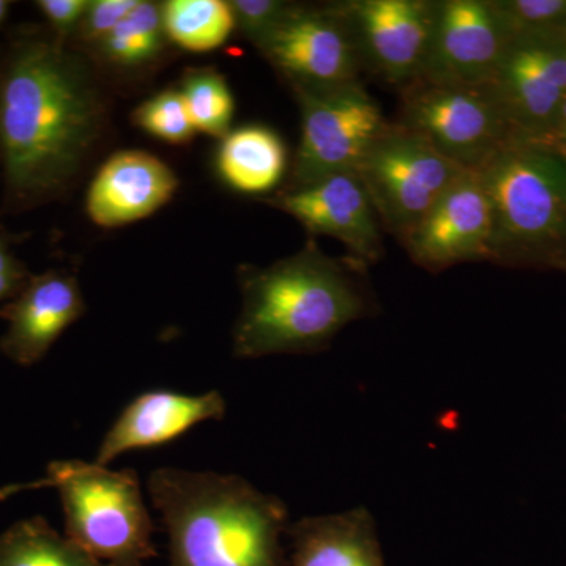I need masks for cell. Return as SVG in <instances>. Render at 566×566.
<instances>
[{"instance_id": "cell-1", "label": "cell", "mask_w": 566, "mask_h": 566, "mask_svg": "<svg viewBox=\"0 0 566 566\" xmlns=\"http://www.w3.org/2000/svg\"><path fill=\"white\" fill-rule=\"evenodd\" d=\"M102 125V99L76 55L54 41L18 44L0 74L7 202L28 208L59 196L80 172Z\"/></svg>"}, {"instance_id": "cell-2", "label": "cell", "mask_w": 566, "mask_h": 566, "mask_svg": "<svg viewBox=\"0 0 566 566\" xmlns=\"http://www.w3.org/2000/svg\"><path fill=\"white\" fill-rule=\"evenodd\" d=\"M365 271L352 259L326 255L314 241L270 266L243 264L234 356L323 352L348 324L378 311Z\"/></svg>"}, {"instance_id": "cell-3", "label": "cell", "mask_w": 566, "mask_h": 566, "mask_svg": "<svg viewBox=\"0 0 566 566\" xmlns=\"http://www.w3.org/2000/svg\"><path fill=\"white\" fill-rule=\"evenodd\" d=\"M148 494L169 538V566H292L289 509L243 476L159 468Z\"/></svg>"}, {"instance_id": "cell-4", "label": "cell", "mask_w": 566, "mask_h": 566, "mask_svg": "<svg viewBox=\"0 0 566 566\" xmlns=\"http://www.w3.org/2000/svg\"><path fill=\"white\" fill-rule=\"evenodd\" d=\"M493 212L491 262L566 260V156L556 145L517 139L480 170Z\"/></svg>"}, {"instance_id": "cell-5", "label": "cell", "mask_w": 566, "mask_h": 566, "mask_svg": "<svg viewBox=\"0 0 566 566\" xmlns=\"http://www.w3.org/2000/svg\"><path fill=\"white\" fill-rule=\"evenodd\" d=\"M52 488L65 513V535L106 566H145L158 556L139 475L82 460L52 461L46 475L0 490V501L28 490Z\"/></svg>"}, {"instance_id": "cell-6", "label": "cell", "mask_w": 566, "mask_h": 566, "mask_svg": "<svg viewBox=\"0 0 566 566\" xmlns=\"http://www.w3.org/2000/svg\"><path fill=\"white\" fill-rule=\"evenodd\" d=\"M400 93L395 123L468 172H480L506 145L521 139L488 85L416 81Z\"/></svg>"}, {"instance_id": "cell-7", "label": "cell", "mask_w": 566, "mask_h": 566, "mask_svg": "<svg viewBox=\"0 0 566 566\" xmlns=\"http://www.w3.org/2000/svg\"><path fill=\"white\" fill-rule=\"evenodd\" d=\"M465 172L395 122L357 169L382 229L400 244Z\"/></svg>"}, {"instance_id": "cell-8", "label": "cell", "mask_w": 566, "mask_h": 566, "mask_svg": "<svg viewBox=\"0 0 566 566\" xmlns=\"http://www.w3.org/2000/svg\"><path fill=\"white\" fill-rule=\"evenodd\" d=\"M301 107V142L283 189L303 188L359 169L389 120L363 82L329 92L294 93Z\"/></svg>"}, {"instance_id": "cell-9", "label": "cell", "mask_w": 566, "mask_h": 566, "mask_svg": "<svg viewBox=\"0 0 566 566\" xmlns=\"http://www.w3.org/2000/svg\"><path fill=\"white\" fill-rule=\"evenodd\" d=\"M253 46L289 82L293 93L329 92L363 82L359 52L340 3H294Z\"/></svg>"}, {"instance_id": "cell-10", "label": "cell", "mask_w": 566, "mask_h": 566, "mask_svg": "<svg viewBox=\"0 0 566 566\" xmlns=\"http://www.w3.org/2000/svg\"><path fill=\"white\" fill-rule=\"evenodd\" d=\"M340 3L363 71L397 91L422 76L436 0H348Z\"/></svg>"}, {"instance_id": "cell-11", "label": "cell", "mask_w": 566, "mask_h": 566, "mask_svg": "<svg viewBox=\"0 0 566 566\" xmlns=\"http://www.w3.org/2000/svg\"><path fill=\"white\" fill-rule=\"evenodd\" d=\"M512 44L494 0H436L430 50L419 81L488 85Z\"/></svg>"}, {"instance_id": "cell-12", "label": "cell", "mask_w": 566, "mask_h": 566, "mask_svg": "<svg viewBox=\"0 0 566 566\" xmlns=\"http://www.w3.org/2000/svg\"><path fill=\"white\" fill-rule=\"evenodd\" d=\"M488 87L521 139L549 144L566 99V51L558 39L513 40Z\"/></svg>"}, {"instance_id": "cell-13", "label": "cell", "mask_w": 566, "mask_h": 566, "mask_svg": "<svg viewBox=\"0 0 566 566\" xmlns=\"http://www.w3.org/2000/svg\"><path fill=\"white\" fill-rule=\"evenodd\" d=\"M264 202L293 216L308 233L340 241L348 249V259L364 268L385 256V229L356 172L333 175L290 191L282 189Z\"/></svg>"}, {"instance_id": "cell-14", "label": "cell", "mask_w": 566, "mask_h": 566, "mask_svg": "<svg viewBox=\"0 0 566 566\" xmlns=\"http://www.w3.org/2000/svg\"><path fill=\"white\" fill-rule=\"evenodd\" d=\"M493 212L479 172H465L405 238L409 259L430 271L491 262Z\"/></svg>"}, {"instance_id": "cell-15", "label": "cell", "mask_w": 566, "mask_h": 566, "mask_svg": "<svg viewBox=\"0 0 566 566\" xmlns=\"http://www.w3.org/2000/svg\"><path fill=\"white\" fill-rule=\"evenodd\" d=\"M85 311L84 294L73 274L62 270L32 274L20 294L0 307V318L7 322L0 352L22 367L40 363Z\"/></svg>"}, {"instance_id": "cell-16", "label": "cell", "mask_w": 566, "mask_h": 566, "mask_svg": "<svg viewBox=\"0 0 566 566\" xmlns=\"http://www.w3.org/2000/svg\"><path fill=\"white\" fill-rule=\"evenodd\" d=\"M226 415L227 401L219 390L200 395L148 390L126 405L104 434L93 461L109 465L125 453L167 444L197 424L222 420Z\"/></svg>"}, {"instance_id": "cell-17", "label": "cell", "mask_w": 566, "mask_h": 566, "mask_svg": "<svg viewBox=\"0 0 566 566\" xmlns=\"http://www.w3.org/2000/svg\"><path fill=\"white\" fill-rule=\"evenodd\" d=\"M177 189V175L155 155L115 153L93 178L85 211L96 226L117 229L148 218L170 202Z\"/></svg>"}, {"instance_id": "cell-18", "label": "cell", "mask_w": 566, "mask_h": 566, "mask_svg": "<svg viewBox=\"0 0 566 566\" xmlns=\"http://www.w3.org/2000/svg\"><path fill=\"white\" fill-rule=\"evenodd\" d=\"M286 542L292 566H386L378 526L367 506L294 521Z\"/></svg>"}, {"instance_id": "cell-19", "label": "cell", "mask_w": 566, "mask_h": 566, "mask_svg": "<svg viewBox=\"0 0 566 566\" xmlns=\"http://www.w3.org/2000/svg\"><path fill=\"white\" fill-rule=\"evenodd\" d=\"M285 142L273 129L249 125L222 137L216 167L234 191L263 196L281 185L286 172Z\"/></svg>"}, {"instance_id": "cell-20", "label": "cell", "mask_w": 566, "mask_h": 566, "mask_svg": "<svg viewBox=\"0 0 566 566\" xmlns=\"http://www.w3.org/2000/svg\"><path fill=\"white\" fill-rule=\"evenodd\" d=\"M0 566H106L44 517L18 521L0 534Z\"/></svg>"}, {"instance_id": "cell-21", "label": "cell", "mask_w": 566, "mask_h": 566, "mask_svg": "<svg viewBox=\"0 0 566 566\" xmlns=\"http://www.w3.org/2000/svg\"><path fill=\"white\" fill-rule=\"evenodd\" d=\"M161 11L167 39L186 51L218 50L234 31L232 9L222 0H169Z\"/></svg>"}, {"instance_id": "cell-22", "label": "cell", "mask_w": 566, "mask_h": 566, "mask_svg": "<svg viewBox=\"0 0 566 566\" xmlns=\"http://www.w3.org/2000/svg\"><path fill=\"white\" fill-rule=\"evenodd\" d=\"M161 6L139 0L128 14L96 46L103 61L118 69L133 70L150 65L166 43Z\"/></svg>"}, {"instance_id": "cell-23", "label": "cell", "mask_w": 566, "mask_h": 566, "mask_svg": "<svg viewBox=\"0 0 566 566\" xmlns=\"http://www.w3.org/2000/svg\"><path fill=\"white\" fill-rule=\"evenodd\" d=\"M180 92L197 133L221 139L230 133L234 114L233 95L226 77L219 71H186Z\"/></svg>"}, {"instance_id": "cell-24", "label": "cell", "mask_w": 566, "mask_h": 566, "mask_svg": "<svg viewBox=\"0 0 566 566\" xmlns=\"http://www.w3.org/2000/svg\"><path fill=\"white\" fill-rule=\"evenodd\" d=\"M513 40L558 39L566 24V0H494Z\"/></svg>"}, {"instance_id": "cell-25", "label": "cell", "mask_w": 566, "mask_h": 566, "mask_svg": "<svg viewBox=\"0 0 566 566\" xmlns=\"http://www.w3.org/2000/svg\"><path fill=\"white\" fill-rule=\"evenodd\" d=\"M134 125L169 144H188L197 129L180 91H164L136 107Z\"/></svg>"}, {"instance_id": "cell-26", "label": "cell", "mask_w": 566, "mask_h": 566, "mask_svg": "<svg viewBox=\"0 0 566 566\" xmlns=\"http://www.w3.org/2000/svg\"><path fill=\"white\" fill-rule=\"evenodd\" d=\"M234 29L255 43L286 17L294 3L282 0H232Z\"/></svg>"}, {"instance_id": "cell-27", "label": "cell", "mask_w": 566, "mask_h": 566, "mask_svg": "<svg viewBox=\"0 0 566 566\" xmlns=\"http://www.w3.org/2000/svg\"><path fill=\"white\" fill-rule=\"evenodd\" d=\"M137 3L139 0H93L85 11L77 39L87 46H98L136 9Z\"/></svg>"}, {"instance_id": "cell-28", "label": "cell", "mask_w": 566, "mask_h": 566, "mask_svg": "<svg viewBox=\"0 0 566 566\" xmlns=\"http://www.w3.org/2000/svg\"><path fill=\"white\" fill-rule=\"evenodd\" d=\"M88 6L91 0H39L36 2V9L54 31V43L59 46H65L66 41L80 31Z\"/></svg>"}, {"instance_id": "cell-29", "label": "cell", "mask_w": 566, "mask_h": 566, "mask_svg": "<svg viewBox=\"0 0 566 566\" xmlns=\"http://www.w3.org/2000/svg\"><path fill=\"white\" fill-rule=\"evenodd\" d=\"M31 275L25 264L11 251L9 234L0 232V307L20 294Z\"/></svg>"}, {"instance_id": "cell-30", "label": "cell", "mask_w": 566, "mask_h": 566, "mask_svg": "<svg viewBox=\"0 0 566 566\" xmlns=\"http://www.w3.org/2000/svg\"><path fill=\"white\" fill-rule=\"evenodd\" d=\"M549 144L556 145V147L562 148V150H566V99L560 112H558L556 128H554Z\"/></svg>"}, {"instance_id": "cell-31", "label": "cell", "mask_w": 566, "mask_h": 566, "mask_svg": "<svg viewBox=\"0 0 566 566\" xmlns=\"http://www.w3.org/2000/svg\"><path fill=\"white\" fill-rule=\"evenodd\" d=\"M10 2H7V0H0V25L3 24L7 20V14H9L10 10Z\"/></svg>"}, {"instance_id": "cell-32", "label": "cell", "mask_w": 566, "mask_h": 566, "mask_svg": "<svg viewBox=\"0 0 566 566\" xmlns=\"http://www.w3.org/2000/svg\"><path fill=\"white\" fill-rule=\"evenodd\" d=\"M558 41H560L562 46L566 51V24L565 28L562 29L560 33H558Z\"/></svg>"}, {"instance_id": "cell-33", "label": "cell", "mask_w": 566, "mask_h": 566, "mask_svg": "<svg viewBox=\"0 0 566 566\" xmlns=\"http://www.w3.org/2000/svg\"><path fill=\"white\" fill-rule=\"evenodd\" d=\"M560 150H562V148H560ZM562 151H564V155L566 156V150H562Z\"/></svg>"}]
</instances>
